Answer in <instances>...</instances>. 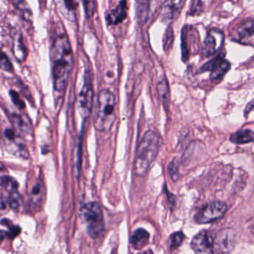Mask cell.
Segmentation results:
<instances>
[{
	"instance_id": "1",
	"label": "cell",
	"mask_w": 254,
	"mask_h": 254,
	"mask_svg": "<svg viewBox=\"0 0 254 254\" xmlns=\"http://www.w3.org/2000/svg\"><path fill=\"white\" fill-rule=\"evenodd\" d=\"M52 73L55 90H64L73 66V54L67 35L60 33L55 37L52 44Z\"/></svg>"
},
{
	"instance_id": "2",
	"label": "cell",
	"mask_w": 254,
	"mask_h": 254,
	"mask_svg": "<svg viewBox=\"0 0 254 254\" xmlns=\"http://www.w3.org/2000/svg\"><path fill=\"white\" fill-rule=\"evenodd\" d=\"M159 146L160 142L157 133L153 130H147L139 141L135 154L133 167L138 176H145L148 172L158 154Z\"/></svg>"
},
{
	"instance_id": "3",
	"label": "cell",
	"mask_w": 254,
	"mask_h": 254,
	"mask_svg": "<svg viewBox=\"0 0 254 254\" xmlns=\"http://www.w3.org/2000/svg\"><path fill=\"white\" fill-rule=\"evenodd\" d=\"M116 99L108 89L99 91L97 96L94 126L99 131H109L116 120Z\"/></svg>"
},
{
	"instance_id": "4",
	"label": "cell",
	"mask_w": 254,
	"mask_h": 254,
	"mask_svg": "<svg viewBox=\"0 0 254 254\" xmlns=\"http://www.w3.org/2000/svg\"><path fill=\"white\" fill-rule=\"evenodd\" d=\"M84 216L87 222V233L93 239L101 236L104 230L103 212L100 205L96 202H90L84 206Z\"/></svg>"
},
{
	"instance_id": "5",
	"label": "cell",
	"mask_w": 254,
	"mask_h": 254,
	"mask_svg": "<svg viewBox=\"0 0 254 254\" xmlns=\"http://www.w3.org/2000/svg\"><path fill=\"white\" fill-rule=\"evenodd\" d=\"M228 207L224 202L212 201L205 205L197 212L195 220L198 224H209L222 218Z\"/></svg>"
},
{
	"instance_id": "6",
	"label": "cell",
	"mask_w": 254,
	"mask_h": 254,
	"mask_svg": "<svg viewBox=\"0 0 254 254\" xmlns=\"http://www.w3.org/2000/svg\"><path fill=\"white\" fill-rule=\"evenodd\" d=\"M5 139V148L8 152L23 159H27L29 154L25 144L20 140L18 133L11 127H7L4 130Z\"/></svg>"
},
{
	"instance_id": "7",
	"label": "cell",
	"mask_w": 254,
	"mask_h": 254,
	"mask_svg": "<svg viewBox=\"0 0 254 254\" xmlns=\"http://www.w3.org/2000/svg\"><path fill=\"white\" fill-rule=\"evenodd\" d=\"M93 102V88L91 78L87 76V73L84 78V84L78 94V104L80 114L85 120L90 115Z\"/></svg>"
},
{
	"instance_id": "8",
	"label": "cell",
	"mask_w": 254,
	"mask_h": 254,
	"mask_svg": "<svg viewBox=\"0 0 254 254\" xmlns=\"http://www.w3.org/2000/svg\"><path fill=\"white\" fill-rule=\"evenodd\" d=\"M191 249L195 254H214L215 241L209 230L197 233L191 242Z\"/></svg>"
},
{
	"instance_id": "9",
	"label": "cell",
	"mask_w": 254,
	"mask_h": 254,
	"mask_svg": "<svg viewBox=\"0 0 254 254\" xmlns=\"http://www.w3.org/2000/svg\"><path fill=\"white\" fill-rule=\"evenodd\" d=\"M233 39L245 45L254 47V20L247 19L233 31Z\"/></svg>"
},
{
	"instance_id": "10",
	"label": "cell",
	"mask_w": 254,
	"mask_h": 254,
	"mask_svg": "<svg viewBox=\"0 0 254 254\" xmlns=\"http://www.w3.org/2000/svg\"><path fill=\"white\" fill-rule=\"evenodd\" d=\"M230 69V64L224 59L223 55L216 56L202 66L201 71H210V78L212 81L221 79Z\"/></svg>"
},
{
	"instance_id": "11",
	"label": "cell",
	"mask_w": 254,
	"mask_h": 254,
	"mask_svg": "<svg viewBox=\"0 0 254 254\" xmlns=\"http://www.w3.org/2000/svg\"><path fill=\"white\" fill-rule=\"evenodd\" d=\"M215 241V251L218 254H228L234 248L236 234L232 229H222L217 233Z\"/></svg>"
},
{
	"instance_id": "12",
	"label": "cell",
	"mask_w": 254,
	"mask_h": 254,
	"mask_svg": "<svg viewBox=\"0 0 254 254\" xmlns=\"http://www.w3.org/2000/svg\"><path fill=\"white\" fill-rule=\"evenodd\" d=\"M224 41V35L218 29H212L209 31L203 43L202 53L208 58L216 53L222 46Z\"/></svg>"
},
{
	"instance_id": "13",
	"label": "cell",
	"mask_w": 254,
	"mask_h": 254,
	"mask_svg": "<svg viewBox=\"0 0 254 254\" xmlns=\"http://www.w3.org/2000/svg\"><path fill=\"white\" fill-rule=\"evenodd\" d=\"M45 186L41 181H37L36 184L32 187L29 194V206L33 210H38L44 204L46 198Z\"/></svg>"
},
{
	"instance_id": "14",
	"label": "cell",
	"mask_w": 254,
	"mask_h": 254,
	"mask_svg": "<svg viewBox=\"0 0 254 254\" xmlns=\"http://www.w3.org/2000/svg\"><path fill=\"white\" fill-rule=\"evenodd\" d=\"M127 4L126 1H121L115 8L107 13L106 21L108 25H117L122 23L127 17Z\"/></svg>"
},
{
	"instance_id": "15",
	"label": "cell",
	"mask_w": 254,
	"mask_h": 254,
	"mask_svg": "<svg viewBox=\"0 0 254 254\" xmlns=\"http://www.w3.org/2000/svg\"><path fill=\"white\" fill-rule=\"evenodd\" d=\"M185 2V1H167L165 2L162 8V17L170 21L178 18Z\"/></svg>"
},
{
	"instance_id": "16",
	"label": "cell",
	"mask_w": 254,
	"mask_h": 254,
	"mask_svg": "<svg viewBox=\"0 0 254 254\" xmlns=\"http://www.w3.org/2000/svg\"><path fill=\"white\" fill-rule=\"evenodd\" d=\"M149 238V233L145 229H136L130 237V242L134 249L139 250L148 244Z\"/></svg>"
},
{
	"instance_id": "17",
	"label": "cell",
	"mask_w": 254,
	"mask_h": 254,
	"mask_svg": "<svg viewBox=\"0 0 254 254\" xmlns=\"http://www.w3.org/2000/svg\"><path fill=\"white\" fill-rule=\"evenodd\" d=\"M230 140L233 143L238 145L254 142V131L250 129L239 130L230 136Z\"/></svg>"
},
{
	"instance_id": "18",
	"label": "cell",
	"mask_w": 254,
	"mask_h": 254,
	"mask_svg": "<svg viewBox=\"0 0 254 254\" xmlns=\"http://www.w3.org/2000/svg\"><path fill=\"white\" fill-rule=\"evenodd\" d=\"M157 90H158L159 96L163 107L166 111H168L169 104H170V90H169V83L166 78H163L158 83Z\"/></svg>"
},
{
	"instance_id": "19",
	"label": "cell",
	"mask_w": 254,
	"mask_h": 254,
	"mask_svg": "<svg viewBox=\"0 0 254 254\" xmlns=\"http://www.w3.org/2000/svg\"><path fill=\"white\" fill-rule=\"evenodd\" d=\"M2 197L6 202L8 207L13 210H17L20 209V206L23 203L21 194H20L18 190L8 192V195L7 197L5 196V198H4L3 196H2Z\"/></svg>"
},
{
	"instance_id": "20",
	"label": "cell",
	"mask_w": 254,
	"mask_h": 254,
	"mask_svg": "<svg viewBox=\"0 0 254 254\" xmlns=\"http://www.w3.org/2000/svg\"><path fill=\"white\" fill-rule=\"evenodd\" d=\"M13 51H14V56L20 61L23 60L26 55V47L22 41L21 36L17 35V38L14 40V46H13Z\"/></svg>"
},
{
	"instance_id": "21",
	"label": "cell",
	"mask_w": 254,
	"mask_h": 254,
	"mask_svg": "<svg viewBox=\"0 0 254 254\" xmlns=\"http://www.w3.org/2000/svg\"><path fill=\"white\" fill-rule=\"evenodd\" d=\"M1 187L7 192L18 190L19 184L14 178L8 175H4L1 178Z\"/></svg>"
},
{
	"instance_id": "22",
	"label": "cell",
	"mask_w": 254,
	"mask_h": 254,
	"mask_svg": "<svg viewBox=\"0 0 254 254\" xmlns=\"http://www.w3.org/2000/svg\"><path fill=\"white\" fill-rule=\"evenodd\" d=\"M163 49L166 53H169L172 49L174 42V32L172 26H169L166 29L163 36Z\"/></svg>"
},
{
	"instance_id": "23",
	"label": "cell",
	"mask_w": 254,
	"mask_h": 254,
	"mask_svg": "<svg viewBox=\"0 0 254 254\" xmlns=\"http://www.w3.org/2000/svg\"><path fill=\"white\" fill-rule=\"evenodd\" d=\"M11 120L13 124L18 130L22 131H26L29 130V126H28L26 122L25 121L24 118L18 114H12L11 116Z\"/></svg>"
},
{
	"instance_id": "24",
	"label": "cell",
	"mask_w": 254,
	"mask_h": 254,
	"mask_svg": "<svg viewBox=\"0 0 254 254\" xmlns=\"http://www.w3.org/2000/svg\"><path fill=\"white\" fill-rule=\"evenodd\" d=\"M7 226L8 227V232H4L3 230L1 231V239H3L4 237H7L10 240L11 239H14V238L17 237L19 234H20V232H21V229L19 226H14L11 225L9 226L8 224H7Z\"/></svg>"
},
{
	"instance_id": "25",
	"label": "cell",
	"mask_w": 254,
	"mask_h": 254,
	"mask_svg": "<svg viewBox=\"0 0 254 254\" xmlns=\"http://www.w3.org/2000/svg\"><path fill=\"white\" fill-rule=\"evenodd\" d=\"M184 239V234L182 231L175 232L171 235V248L172 249H176L182 245Z\"/></svg>"
},
{
	"instance_id": "26",
	"label": "cell",
	"mask_w": 254,
	"mask_h": 254,
	"mask_svg": "<svg viewBox=\"0 0 254 254\" xmlns=\"http://www.w3.org/2000/svg\"><path fill=\"white\" fill-rule=\"evenodd\" d=\"M178 160L174 159L168 166V170H169V175L172 178V181H177L179 178V174H178Z\"/></svg>"
},
{
	"instance_id": "27",
	"label": "cell",
	"mask_w": 254,
	"mask_h": 254,
	"mask_svg": "<svg viewBox=\"0 0 254 254\" xmlns=\"http://www.w3.org/2000/svg\"><path fill=\"white\" fill-rule=\"evenodd\" d=\"M203 11V2L200 1H192L190 5L189 14L191 16L198 15Z\"/></svg>"
},
{
	"instance_id": "28",
	"label": "cell",
	"mask_w": 254,
	"mask_h": 254,
	"mask_svg": "<svg viewBox=\"0 0 254 254\" xmlns=\"http://www.w3.org/2000/svg\"><path fill=\"white\" fill-rule=\"evenodd\" d=\"M1 67L4 70L8 71V72H12L13 71L12 64L11 63L8 56L3 52H2V54H1Z\"/></svg>"
},
{
	"instance_id": "29",
	"label": "cell",
	"mask_w": 254,
	"mask_h": 254,
	"mask_svg": "<svg viewBox=\"0 0 254 254\" xmlns=\"http://www.w3.org/2000/svg\"><path fill=\"white\" fill-rule=\"evenodd\" d=\"M10 96H11V99H12L14 105L20 108V109H23L25 108V103L23 100H22L20 96H19L18 93L14 90H11L9 92Z\"/></svg>"
},
{
	"instance_id": "30",
	"label": "cell",
	"mask_w": 254,
	"mask_h": 254,
	"mask_svg": "<svg viewBox=\"0 0 254 254\" xmlns=\"http://www.w3.org/2000/svg\"><path fill=\"white\" fill-rule=\"evenodd\" d=\"M139 3V8L140 9L138 10V14H139V17L142 20L146 18L148 15V6H149V2H138Z\"/></svg>"
},
{
	"instance_id": "31",
	"label": "cell",
	"mask_w": 254,
	"mask_h": 254,
	"mask_svg": "<svg viewBox=\"0 0 254 254\" xmlns=\"http://www.w3.org/2000/svg\"><path fill=\"white\" fill-rule=\"evenodd\" d=\"M64 5V8L66 11H68L69 14H72V13H75V9L77 8V2L75 1H64L62 2ZM67 13V14H68Z\"/></svg>"
},
{
	"instance_id": "32",
	"label": "cell",
	"mask_w": 254,
	"mask_h": 254,
	"mask_svg": "<svg viewBox=\"0 0 254 254\" xmlns=\"http://www.w3.org/2000/svg\"><path fill=\"white\" fill-rule=\"evenodd\" d=\"M84 4V8H85L86 14H87V16L93 15V12H94L95 11V4H96V2H93V1H90V2L85 1Z\"/></svg>"
},
{
	"instance_id": "33",
	"label": "cell",
	"mask_w": 254,
	"mask_h": 254,
	"mask_svg": "<svg viewBox=\"0 0 254 254\" xmlns=\"http://www.w3.org/2000/svg\"><path fill=\"white\" fill-rule=\"evenodd\" d=\"M254 109V100L251 101V102H250L249 103L246 105V108H245V111H244V113H245V117H247V115H248V114H250V112H251V111H252Z\"/></svg>"
},
{
	"instance_id": "34",
	"label": "cell",
	"mask_w": 254,
	"mask_h": 254,
	"mask_svg": "<svg viewBox=\"0 0 254 254\" xmlns=\"http://www.w3.org/2000/svg\"><path fill=\"white\" fill-rule=\"evenodd\" d=\"M165 191H166V194H167L168 199H169V203H170L171 205L170 206H174L175 203V198H176V197H175V196L173 194L169 192L167 189L165 188Z\"/></svg>"
},
{
	"instance_id": "35",
	"label": "cell",
	"mask_w": 254,
	"mask_h": 254,
	"mask_svg": "<svg viewBox=\"0 0 254 254\" xmlns=\"http://www.w3.org/2000/svg\"><path fill=\"white\" fill-rule=\"evenodd\" d=\"M139 254H154V253H153V251H151V249H148Z\"/></svg>"
}]
</instances>
